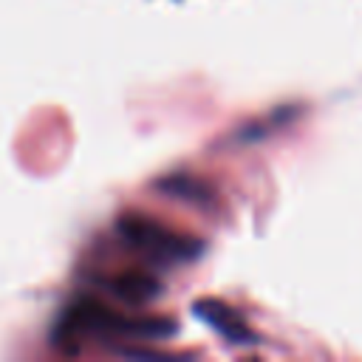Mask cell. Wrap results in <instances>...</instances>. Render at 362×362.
Returning a JSON list of instances; mask_svg holds the SVG:
<instances>
[{
    "mask_svg": "<svg viewBox=\"0 0 362 362\" xmlns=\"http://www.w3.org/2000/svg\"><path fill=\"white\" fill-rule=\"evenodd\" d=\"M175 334V322L164 317H124L102 303L82 300L71 305L57 328V339L62 348H79L85 342H156Z\"/></svg>",
    "mask_w": 362,
    "mask_h": 362,
    "instance_id": "1",
    "label": "cell"
},
{
    "mask_svg": "<svg viewBox=\"0 0 362 362\" xmlns=\"http://www.w3.org/2000/svg\"><path fill=\"white\" fill-rule=\"evenodd\" d=\"M119 235L136 249L141 252L147 260L153 263H189L204 252V240L170 229L167 223L150 218V215H139V212H127L124 218H119L116 223Z\"/></svg>",
    "mask_w": 362,
    "mask_h": 362,
    "instance_id": "2",
    "label": "cell"
},
{
    "mask_svg": "<svg viewBox=\"0 0 362 362\" xmlns=\"http://www.w3.org/2000/svg\"><path fill=\"white\" fill-rule=\"evenodd\" d=\"M192 311L201 322H206L212 331H218L226 342H235V345H255L257 342V334L246 325V320L232 308L226 305L223 300H215V297H204V300H195L192 303Z\"/></svg>",
    "mask_w": 362,
    "mask_h": 362,
    "instance_id": "3",
    "label": "cell"
},
{
    "mask_svg": "<svg viewBox=\"0 0 362 362\" xmlns=\"http://www.w3.org/2000/svg\"><path fill=\"white\" fill-rule=\"evenodd\" d=\"M105 286L113 297H119L124 303H147V300H156L161 291V283L144 272H122L113 280H107Z\"/></svg>",
    "mask_w": 362,
    "mask_h": 362,
    "instance_id": "4",
    "label": "cell"
}]
</instances>
